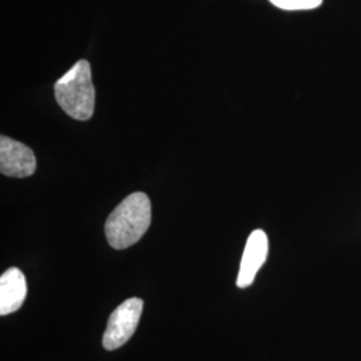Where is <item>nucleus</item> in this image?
Masks as SVG:
<instances>
[{
  "mask_svg": "<svg viewBox=\"0 0 361 361\" xmlns=\"http://www.w3.org/2000/svg\"><path fill=\"white\" fill-rule=\"evenodd\" d=\"M273 6L286 11L313 10L322 6L323 0H269Z\"/></svg>",
  "mask_w": 361,
  "mask_h": 361,
  "instance_id": "nucleus-7",
  "label": "nucleus"
},
{
  "mask_svg": "<svg viewBox=\"0 0 361 361\" xmlns=\"http://www.w3.org/2000/svg\"><path fill=\"white\" fill-rule=\"evenodd\" d=\"M55 98L66 114L77 121H87L94 114L95 90L87 61H78L55 83Z\"/></svg>",
  "mask_w": 361,
  "mask_h": 361,
  "instance_id": "nucleus-2",
  "label": "nucleus"
},
{
  "mask_svg": "<svg viewBox=\"0 0 361 361\" xmlns=\"http://www.w3.org/2000/svg\"><path fill=\"white\" fill-rule=\"evenodd\" d=\"M142 310V300L131 297L111 313L104 335V349L116 350L129 341L138 326Z\"/></svg>",
  "mask_w": 361,
  "mask_h": 361,
  "instance_id": "nucleus-3",
  "label": "nucleus"
},
{
  "mask_svg": "<svg viewBox=\"0 0 361 361\" xmlns=\"http://www.w3.org/2000/svg\"><path fill=\"white\" fill-rule=\"evenodd\" d=\"M268 250L269 243L264 231L258 229L249 235L237 277L238 288H247L253 284L257 271L267 261Z\"/></svg>",
  "mask_w": 361,
  "mask_h": 361,
  "instance_id": "nucleus-5",
  "label": "nucleus"
},
{
  "mask_svg": "<svg viewBox=\"0 0 361 361\" xmlns=\"http://www.w3.org/2000/svg\"><path fill=\"white\" fill-rule=\"evenodd\" d=\"M37 170V158L26 145L6 135L0 137V171L3 176L25 178Z\"/></svg>",
  "mask_w": 361,
  "mask_h": 361,
  "instance_id": "nucleus-4",
  "label": "nucleus"
},
{
  "mask_svg": "<svg viewBox=\"0 0 361 361\" xmlns=\"http://www.w3.org/2000/svg\"><path fill=\"white\" fill-rule=\"evenodd\" d=\"M27 297L25 274L18 268H10L0 277V314L6 316L20 310Z\"/></svg>",
  "mask_w": 361,
  "mask_h": 361,
  "instance_id": "nucleus-6",
  "label": "nucleus"
},
{
  "mask_svg": "<svg viewBox=\"0 0 361 361\" xmlns=\"http://www.w3.org/2000/svg\"><path fill=\"white\" fill-rule=\"evenodd\" d=\"M152 222V202L145 193L130 194L109 216L104 233L114 249H126L137 244Z\"/></svg>",
  "mask_w": 361,
  "mask_h": 361,
  "instance_id": "nucleus-1",
  "label": "nucleus"
}]
</instances>
